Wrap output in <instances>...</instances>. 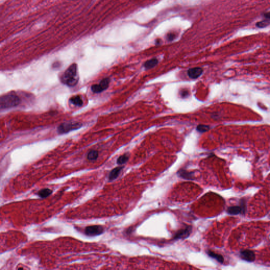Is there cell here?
Masks as SVG:
<instances>
[{"label":"cell","mask_w":270,"mask_h":270,"mask_svg":"<svg viewBox=\"0 0 270 270\" xmlns=\"http://www.w3.org/2000/svg\"><path fill=\"white\" fill-rule=\"evenodd\" d=\"M269 24H270V19H266L264 20L260 21L259 22L257 23L256 26L259 28H264L268 27Z\"/></svg>","instance_id":"18"},{"label":"cell","mask_w":270,"mask_h":270,"mask_svg":"<svg viewBox=\"0 0 270 270\" xmlns=\"http://www.w3.org/2000/svg\"><path fill=\"white\" fill-rule=\"evenodd\" d=\"M197 131L200 132H206L210 129V127L207 125H200L197 127Z\"/></svg>","instance_id":"19"},{"label":"cell","mask_w":270,"mask_h":270,"mask_svg":"<svg viewBox=\"0 0 270 270\" xmlns=\"http://www.w3.org/2000/svg\"><path fill=\"white\" fill-rule=\"evenodd\" d=\"M98 157V152L95 150H92L89 151V153L87 155V158L89 161H95Z\"/></svg>","instance_id":"15"},{"label":"cell","mask_w":270,"mask_h":270,"mask_svg":"<svg viewBox=\"0 0 270 270\" xmlns=\"http://www.w3.org/2000/svg\"><path fill=\"white\" fill-rule=\"evenodd\" d=\"M82 126L81 123L78 122H68V123H63L61 124L58 128V132L59 134H65L68 132L77 130L80 128Z\"/></svg>","instance_id":"3"},{"label":"cell","mask_w":270,"mask_h":270,"mask_svg":"<svg viewBox=\"0 0 270 270\" xmlns=\"http://www.w3.org/2000/svg\"><path fill=\"white\" fill-rule=\"evenodd\" d=\"M61 80L63 83L69 87H74L77 84L79 77L77 74V66L72 64L63 74Z\"/></svg>","instance_id":"1"},{"label":"cell","mask_w":270,"mask_h":270,"mask_svg":"<svg viewBox=\"0 0 270 270\" xmlns=\"http://www.w3.org/2000/svg\"><path fill=\"white\" fill-rule=\"evenodd\" d=\"M129 157L127 154L121 155L117 159V162L118 165H123L125 164L128 161Z\"/></svg>","instance_id":"17"},{"label":"cell","mask_w":270,"mask_h":270,"mask_svg":"<svg viewBox=\"0 0 270 270\" xmlns=\"http://www.w3.org/2000/svg\"><path fill=\"white\" fill-rule=\"evenodd\" d=\"M123 167H117L116 168H115L113 169L111 171L109 175V180L110 181H113L116 179L118 176L119 175L120 173L122 170Z\"/></svg>","instance_id":"11"},{"label":"cell","mask_w":270,"mask_h":270,"mask_svg":"<svg viewBox=\"0 0 270 270\" xmlns=\"http://www.w3.org/2000/svg\"><path fill=\"white\" fill-rule=\"evenodd\" d=\"M206 253L209 257H212L213 259H215L218 262L220 263L221 264H222L224 263V259L223 256H222L221 254H218L217 253H215L214 252L212 251L211 250H207L206 251Z\"/></svg>","instance_id":"10"},{"label":"cell","mask_w":270,"mask_h":270,"mask_svg":"<svg viewBox=\"0 0 270 270\" xmlns=\"http://www.w3.org/2000/svg\"><path fill=\"white\" fill-rule=\"evenodd\" d=\"M20 103L19 97L13 93H10L0 97V110L11 108Z\"/></svg>","instance_id":"2"},{"label":"cell","mask_w":270,"mask_h":270,"mask_svg":"<svg viewBox=\"0 0 270 270\" xmlns=\"http://www.w3.org/2000/svg\"><path fill=\"white\" fill-rule=\"evenodd\" d=\"M104 229L103 227L100 225H93L89 226L86 228L85 233L88 236H97L102 234Z\"/></svg>","instance_id":"6"},{"label":"cell","mask_w":270,"mask_h":270,"mask_svg":"<svg viewBox=\"0 0 270 270\" xmlns=\"http://www.w3.org/2000/svg\"><path fill=\"white\" fill-rule=\"evenodd\" d=\"M192 232V226L188 225L185 227L184 229H181L177 231L173 236L174 240H180L185 239L190 235Z\"/></svg>","instance_id":"5"},{"label":"cell","mask_w":270,"mask_h":270,"mask_svg":"<svg viewBox=\"0 0 270 270\" xmlns=\"http://www.w3.org/2000/svg\"><path fill=\"white\" fill-rule=\"evenodd\" d=\"M175 35L174 33H169V34H168L167 35V38L168 41H173V40H174V39L175 38Z\"/></svg>","instance_id":"21"},{"label":"cell","mask_w":270,"mask_h":270,"mask_svg":"<svg viewBox=\"0 0 270 270\" xmlns=\"http://www.w3.org/2000/svg\"><path fill=\"white\" fill-rule=\"evenodd\" d=\"M52 193V191H51V189H49V188H44V189H41V191H39V192L38 193V195L41 198H46V197L50 196Z\"/></svg>","instance_id":"14"},{"label":"cell","mask_w":270,"mask_h":270,"mask_svg":"<svg viewBox=\"0 0 270 270\" xmlns=\"http://www.w3.org/2000/svg\"><path fill=\"white\" fill-rule=\"evenodd\" d=\"M177 174L180 177L183 178L185 180L193 181L195 179L194 172H189L184 169H181L177 172Z\"/></svg>","instance_id":"9"},{"label":"cell","mask_w":270,"mask_h":270,"mask_svg":"<svg viewBox=\"0 0 270 270\" xmlns=\"http://www.w3.org/2000/svg\"><path fill=\"white\" fill-rule=\"evenodd\" d=\"M91 90L93 93H100L103 91L102 88H101L99 85H93L91 86Z\"/></svg>","instance_id":"20"},{"label":"cell","mask_w":270,"mask_h":270,"mask_svg":"<svg viewBox=\"0 0 270 270\" xmlns=\"http://www.w3.org/2000/svg\"><path fill=\"white\" fill-rule=\"evenodd\" d=\"M203 72L202 68L200 67H195L191 68L188 70V76L191 79H197L200 77Z\"/></svg>","instance_id":"8"},{"label":"cell","mask_w":270,"mask_h":270,"mask_svg":"<svg viewBox=\"0 0 270 270\" xmlns=\"http://www.w3.org/2000/svg\"><path fill=\"white\" fill-rule=\"evenodd\" d=\"M158 63V60L156 58L151 59L145 63L144 66L146 69H150L155 67Z\"/></svg>","instance_id":"12"},{"label":"cell","mask_w":270,"mask_h":270,"mask_svg":"<svg viewBox=\"0 0 270 270\" xmlns=\"http://www.w3.org/2000/svg\"><path fill=\"white\" fill-rule=\"evenodd\" d=\"M109 83V79L108 78H104L103 79L101 80L99 85V86H100L101 88L103 90V91H104L108 88Z\"/></svg>","instance_id":"16"},{"label":"cell","mask_w":270,"mask_h":270,"mask_svg":"<svg viewBox=\"0 0 270 270\" xmlns=\"http://www.w3.org/2000/svg\"><path fill=\"white\" fill-rule=\"evenodd\" d=\"M264 17L266 18V19H270V12H268V13H265L264 14Z\"/></svg>","instance_id":"22"},{"label":"cell","mask_w":270,"mask_h":270,"mask_svg":"<svg viewBox=\"0 0 270 270\" xmlns=\"http://www.w3.org/2000/svg\"><path fill=\"white\" fill-rule=\"evenodd\" d=\"M70 102L74 104L75 106L81 107L83 105V101L80 96H75L72 97L70 99Z\"/></svg>","instance_id":"13"},{"label":"cell","mask_w":270,"mask_h":270,"mask_svg":"<svg viewBox=\"0 0 270 270\" xmlns=\"http://www.w3.org/2000/svg\"><path fill=\"white\" fill-rule=\"evenodd\" d=\"M240 257L242 260L249 262H253L255 260V253L251 250L249 249H245L241 252Z\"/></svg>","instance_id":"7"},{"label":"cell","mask_w":270,"mask_h":270,"mask_svg":"<svg viewBox=\"0 0 270 270\" xmlns=\"http://www.w3.org/2000/svg\"><path fill=\"white\" fill-rule=\"evenodd\" d=\"M246 208L245 200L244 199H241L239 205L229 207L227 210V213L231 215H237L240 214L244 215L246 211Z\"/></svg>","instance_id":"4"}]
</instances>
